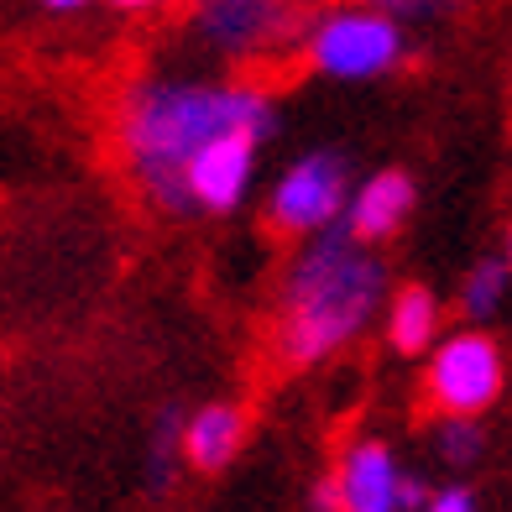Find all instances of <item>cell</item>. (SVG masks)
<instances>
[{
  "mask_svg": "<svg viewBox=\"0 0 512 512\" xmlns=\"http://www.w3.org/2000/svg\"><path fill=\"white\" fill-rule=\"evenodd\" d=\"M194 27L204 32L209 48H220V53H256L277 27H283V6H262V0H225V6H204Z\"/></svg>",
  "mask_w": 512,
  "mask_h": 512,
  "instance_id": "obj_9",
  "label": "cell"
},
{
  "mask_svg": "<svg viewBox=\"0 0 512 512\" xmlns=\"http://www.w3.org/2000/svg\"><path fill=\"white\" fill-rule=\"evenodd\" d=\"M330 486H335V512H398L403 471L382 439H361L340 455Z\"/></svg>",
  "mask_w": 512,
  "mask_h": 512,
  "instance_id": "obj_7",
  "label": "cell"
},
{
  "mask_svg": "<svg viewBox=\"0 0 512 512\" xmlns=\"http://www.w3.org/2000/svg\"><path fill=\"white\" fill-rule=\"evenodd\" d=\"M502 382H507V366L497 340L481 330H460L439 340V351L424 371V398L445 418H471L476 424V413H486L502 398Z\"/></svg>",
  "mask_w": 512,
  "mask_h": 512,
  "instance_id": "obj_3",
  "label": "cell"
},
{
  "mask_svg": "<svg viewBox=\"0 0 512 512\" xmlns=\"http://www.w3.org/2000/svg\"><path fill=\"white\" fill-rule=\"evenodd\" d=\"M413 215V178L403 168L371 173L361 189L351 194V209H345V236L351 241H387L398 236L403 220Z\"/></svg>",
  "mask_w": 512,
  "mask_h": 512,
  "instance_id": "obj_8",
  "label": "cell"
},
{
  "mask_svg": "<svg viewBox=\"0 0 512 512\" xmlns=\"http://www.w3.org/2000/svg\"><path fill=\"white\" fill-rule=\"evenodd\" d=\"M304 58L330 79H377L403 63V27L382 11H335L309 32Z\"/></svg>",
  "mask_w": 512,
  "mask_h": 512,
  "instance_id": "obj_4",
  "label": "cell"
},
{
  "mask_svg": "<svg viewBox=\"0 0 512 512\" xmlns=\"http://www.w3.org/2000/svg\"><path fill=\"white\" fill-rule=\"evenodd\" d=\"M424 507H429V492H424V481L403 471V486H398V512H424Z\"/></svg>",
  "mask_w": 512,
  "mask_h": 512,
  "instance_id": "obj_16",
  "label": "cell"
},
{
  "mask_svg": "<svg viewBox=\"0 0 512 512\" xmlns=\"http://www.w3.org/2000/svg\"><path fill=\"white\" fill-rule=\"evenodd\" d=\"M267 215L277 230L293 236H324L345 215V162L335 152H309L277 178V189L267 199Z\"/></svg>",
  "mask_w": 512,
  "mask_h": 512,
  "instance_id": "obj_5",
  "label": "cell"
},
{
  "mask_svg": "<svg viewBox=\"0 0 512 512\" xmlns=\"http://www.w3.org/2000/svg\"><path fill=\"white\" fill-rule=\"evenodd\" d=\"M434 445L450 465H471L481 455V429L471 424V418H445V424L434 429Z\"/></svg>",
  "mask_w": 512,
  "mask_h": 512,
  "instance_id": "obj_13",
  "label": "cell"
},
{
  "mask_svg": "<svg viewBox=\"0 0 512 512\" xmlns=\"http://www.w3.org/2000/svg\"><path fill=\"white\" fill-rule=\"evenodd\" d=\"M314 507H319V512H335V486H330V481L314 486Z\"/></svg>",
  "mask_w": 512,
  "mask_h": 512,
  "instance_id": "obj_17",
  "label": "cell"
},
{
  "mask_svg": "<svg viewBox=\"0 0 512 512\" xmlns=\"http://www.w3.org/2000/svg\"><path fill=\"white\" fill-rule=\"evenodd\" d=\"M507 288H512L507 256H481V262L465 272V283H460V309L471 314V319H486V314H497V309H502Z\"/></svg>",
  "mask_w": 512,
  "mask_h": 512,
  "instance_id": "obj_12",
  "label": "cell"
},
{
  "mask_svg": "<svg viewBox=\"0 0 512 512\" xmlns=\"http://www.w3.org/2000/svg\"><path fill=\"white\" fill-rule=\"evenodd\" d=\"M434 330H439V298L429 288L408 283V288L392 293V309H387V340H392V351H403V356L429 351Z\"/></svg>",
  "mask_w": 512,
  "mask_h": 512,
  "instance_id": "obj_11",
  "label": "cell"
},
{
  "mask_svg": "<svg viewBox=\"0 0 512 512\" xmlns=\"http://www.w3.org/2000/svg\"><path fill=\"white\" fill-rule=\"evenodd\" d=\"M272 131V100L256 84H204V79H147L121 105V152L142 189L183 215V168L225 142V136H262Z\"/></svg>",
  "mask_w": 512,
  "mask_h": 512,
  "instance_id": "obj_1",
  "label": "cell"
},
{
  "mask_svg": "<svg viewBox=\"0 0 512 512\" xmlns=\"http://www.w3.org/2000/svg\"><path fill=\"white\" fill-rule=\"evenodd\" d=\"M256 142L262 136H225V142L204 147L189 168H183V199L189 209H209V215H230L256 173Z\"/></svg>",
  "mask_w": 512,
  "mask_h": 512,
  "instance_id": "obj_6",
  "label": "cell"
},
{
  "mask_svg": "<svg viewBox=\"0 0 512 512\" xmlns=\"http://www.w3.org/2000/svg\"><path fill=\"white\" fill-rule=\"evenodd\" d=\"M241 439H246V413L230 403H209L183 424V460L194 471H225L241 455Z\"/></svg>",
  "mask_w": 512,
  "mask_h": 512,
  "instance_id": "obj_10",
  "label": "cell"
},
{
  "mask_svg": "<svg viewBox=\"0 0 512 512\" xmlns=\"http://www.w3.org/2000/svg\"><path fill=\"white\" fill-rule=\"evenodd\" d=\"M173 455H183V424L168 413V418L157 424V434H152V450H147V476H152V486H168Z\"/></svg>",
  "mask_w": 512,
  "mask_h": 512,
  "instance_id": "obj_14",
  "label": "cell"
},
{
  "mask_svg": "<svg viewBox=\"0 0 512 512\" xmlns=\"http://www.w3.org/2000/svg\"><path fill=\"white\" fill-rule=\"evenodd\" d=\"M502 256H507V267H512V236H507V251H502Z\"/></svg>",
  "mask_w": 512,
  "mask_h": 512,
  "instance_id": "obj_18",
  "label": "cell"
},
{
  "mask_svg": "<svg viewBox=\"0 0 512 512\" xmlns=\"http://www.w3.org/2000/svg\"><path fill=\"white\" fill-rule=\"evenodd\" d=\"M424 512H476V497L465 492V486H445V492H434Z\"/></svg>",
  "mask_w": 512,
  "mask_h": 512,
  "instance_id": "obj_15",
  "label": "cell"
},
{
  "mask_svg": "<svg viewBox=\"0 0 512 512\" xmlns=\"http://www.w3.org/2000/svg\"><path fill=\"white\" fill-rule=\"evenodd\" d=\"M387 298V267L345 230L314 236L283 283V319H277V351L288 366H314L335 356Z\"/></svg>",
  "mask_w": 512,
  "mask_h": 512,
  "instance_id": "obj_2",
  "label": "cell"
}]
</instances>
